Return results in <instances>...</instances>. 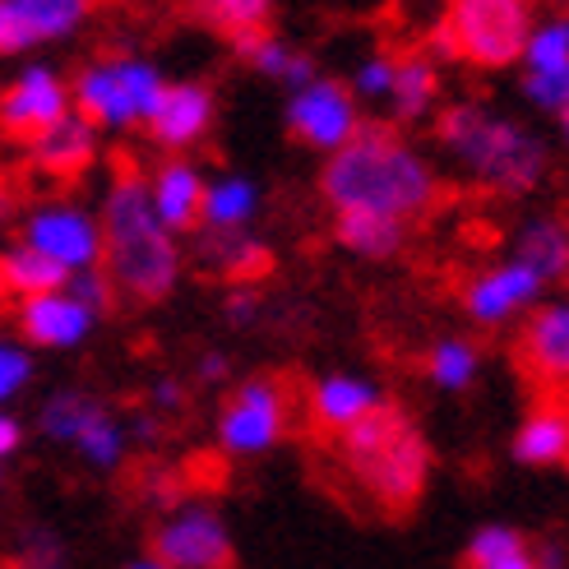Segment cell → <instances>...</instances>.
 Listing matches in <instances>:
<instances>
[{"label": "cell", "mask_w": 569, "mask_h": 569, "mask_svg": "<svg viewBox=\"0 0 569 569\" xmlns=\"http://www.w3.org/2000/svg\"><path fill=\"white\" fill-rule=\"evenodd\" d=\"M463 569H537V542L515 523H481L463 547Z\"/></svg>", "instance_id": "cell-22"}, {"label": "cell", "mask_w": 569, "mask_h": 569, "mask_svg": "<svg viewBox=\"0 0 569 569\" xmlns=\"http://www.w3.org/2000/svg\"><path fill=\"white\" fill-rule=\"evenodd\" d=\"M519 366L542 398H560L569 376V306L565 301L532 306V316L519 333Z\"/></svg>", "instance_id": "cell-13"}, {"label": "cell", "mask_w": 569, "mask_h": 569, "mask_svg": "<svg viewBox=\"0 0 569 569\" xmlns=\"http://www.w3.org/2000/svg\"><path fill=\"white\" fill-rule=\"evenodd\" d=\"M0 481H6V472H0Z\"/></svg>", "instance_id": "cell-49"}, {"label": "cell", "mask_w": 569, "mask_h": 569, "mask_svg": "<svg viewBox=\"0 0 569 569\" xmlns=\"http://www.w3.org/2000/svg\"><path fill=\"white\" fill-rule=\"evenodd\" d=\"M519 61H528V74L569 79V23H565V19L537 23L532 33H528V42H523Z\"/></svg>", "instance_id": "cell-32"}, {"label": "cell", "mask_w": 569, "mask_h": 569, "mask_svg": "<svg viewBox=\"0 0 569 569\" xmlns=\"http://www.w3.org/2000/svg\"><path fill=\"white\" fill-rule=\"evenodd\" d=\"M149 204L172 237L190 232L199 227V209H204V172L190 158H167L149 177Z\"/></svg>", "instance_id": "cell-18"}, {"label": "cell", "mask_w": 569, "mask_h": 569, "mask_svg": "<svg viewBox=\"0 0 569 569\" xmlns=\"http://www.w3.org/2000/svg\"><path fill=\"white\" fill-rule=\"evenodd\" d=\"M333 237L343 250L361 254V260H393V254L408 246V222L376 218V213H338Z\"/></svg>", "instance_id": "cell-25"}, {"label": "cell", "mask_w": 569, "mask_h": 569, "mask_svg": "<svg viewBox=\"0 0 569 569\" xmlns=\"http://www.w3.org/2000/svg\"><path fill=\"white\" fill-rule=\"evenodd\" d=\"M532 14L523 0H449L431 33V61H468L481 70L519 66Z\"/></svg>", "instance_id": "cell-5"}, {"label": "cell", "mask_w": 569, "mask_h": 569, "mask_svg": "<svg viewBox=\"0 0 569 569\" xmlns=\"http://www.w3.org/2000/svg\"><path fill=\"white\" fill-rule=\"evenodd\" d=\"M320 194L333 213H376L393 222H417L445 199L436 167L393 126L376 121H361L348 144L329 153Z\"/></svg>", "instance_id": "cell-1"}, {"label": "cell", "mask_w": 569, "mask_h": 569, "mask_svg": "<svg viewBox=\"0 0 569 569\" xmlns=\"http://www.w3.org/2000/svg\"><path fill=\"white\" fill-rule=\"evenodd\" d=\"M162 89L167 83L153 61L107 56V61H93L79 74V83L70 89V102H79L74 117H83L93 130H130L153 117Z\"/></svg>", "instance_id": "cell-6"}, {"label": "cell", "mask_w": 569, "mask_h": 569, "mask_svg": "<svg viewBox=\"0 0 569 569\" xmlns=\"http://www.w3.org/2000/svg\"><path fill=\"white\" fill-rule=\"evenodd\" d=\"M83 6H107V0H83Z\"/></svg>", "instance_id": "cell-48"}, {"label": "cell", "mask_w": 569, "mask_h": 569, "mask_svg": "<svg viewBox=\"0 0 569 569\" xmlns=\"http://www.w3.org/2000/svg\"><path fill=\"white\" fill-rule=\"evenodd\" d=\"M126 569H167V565H158V560H153V556H139V560H130V565H126Z\"/></svg>", "instance_id": "cell-46"}, {"label": "cell", "mask_w": 569, "mask_h": 569, "mask_svg": "<svg viewBox=\"0 0 569 569\" xmlns=\"http://www.w3.org/2000/svg\"><path fill=\"white\" fill-rule=\"evenodd\" d=\"M515 260L528 264L537 278L547 282H560L565 269H569V232H565V222L556 213H542V218H532L523 232L515 237Z\"/></svg>", "instance_id": "cell-24"}, {"label": "cell", "mask_w": 569, "mask_h": 569, "mask_svg": "<svg viewBox=\"0 0 569 569\" xmlns=\"http://www.w3.org/2000/svg\"><path fill=\"white\" fill-rule=\"evenodd\" d=\"M260 209V190L246 177H218L204 181V209H199V227H213V232H237Z\"/></svg>", "instance_id": "cell-27"}, {"label": "cell", "mask_w": 569, "mask_h": 569, "mask_svg": "<svg viewBox=\"0 0 569 569\" xmlns=\"http://www.w3.org/2000/svg\"><path fill=\"white\" fill-rule=\"evenodd\" d=\"M0 301H6V273H0Z\"/></svg>", "instance_id": "cell-47"}, {"label": "cell", "mask_w": 569, "mask_h": 569, "mask_svg": "<svg viewBox=\"0 0 569 569\" xmlns=\"http://www.w3.org/2000/svg\"><path fill=\"white\" fill-rule=\"evenodd\" d=\"M102 412H107V403L98 393H89V389H56L42 403V412H38V426H42V436L51 445L74 449V440L89 431Z\"/></svg>", "instance_id": "cell-26"}, {"label": "cell", "mask_w": 569, "mask_h": 569, "mask_svg": "<svg viewBox=\"0 0 569 569\" xmlns=\"http://www.w3.org/2000/svg\"><path fill=\"white\" fill-rule=\"evenodd\" d=\"M19 449H23V421L14 412H0V463L14 459Z\"/></svg>", "instance_id": "cell-43"}, {"label": "cell", "mask_w": 569, "mask_h": 569, "mask_svg": "<svg viewBox=\"0 0 569 569\" xmlns=\"http://www.w3.org/2000/svg\"><path fill=\"white\" fill-rule=\"evenodd\" d=\"M33 380V357H28L19 343H0V408L19 398Z\"/></svg>", "instance_id": "cell-36"}, {"label": "cell", "mask_w": 569, "mask_h": 569, "mask_svg": "<svg viewBox=\"0 0 569 569\" xmlns=\"http://www.w3.org/2000/svg\"><path fill=\"white\" fill-rule=\"evenodd\" d=\"M477 371H481V348L472 343V338L449 333V338H440V343H431V352H426V380H431L440 393L472 389Z\"/></svg>", "instance_id": "cell-29"}, {"label": "cell", "mask_w": 569, "mask_h": 569, "mask_svg": "<svg viewBox=\"0 0 569 569\" xmlns=\"http://www.w3.org/2000/svg\"><path fill=\"white\" fill-rule=\"evenodd\" d=\"M66 292L83 306V310H93V320H102L111 306H117V292H111V282L102 278V269H83V273H70L66 282Z\"/></svg>", "instance_id": "cell-35"}, {"label": "cell", "mask_w": 569, "mask_h": 569, "mask_svg": "<svg viewBox=\"0 0 569 569\" xmlns=\"http://www.w3.org/2000/svg\"><path fill=\"white\" fill-rule=\"evenodd\" d=\"M74 453L89 468H98V472H117L121 463H126V453H130V436H126V421L117 417V412H102L89 431H83L79 440H74Z\"/></svg>", "instance_id": "cell-31"}, {"label": "cell", "mask_w": 569, "mask_h": 569, "mask_svg": "<svg viewBox=\"0 0 569 569\" xmlns=\"http://www.w3.org/2000/svg\"><path fill=\"white\" fill-rule=\"evenodd\" d=\"M14 569H74V556L66 547V537L56 528H23L19 551H14Z\"/></svg>", "instance_id": "cell-34"}, {"label": "cell", "mask_w": 569, "mask_h": 569, "mask_svg": "<svg viewBox=\"0 0 569 569\" xmlns=\"http://www.w3.org/2000/svg\"><path fill=\"white\" fill-rule=\"evenodd\" d=\"M149 556L167 569H237L232 528L204 500H181L158 515L149 532Z\"/></svg>", "instance_id": "cell-8"}, {"label": "cell", "mask_w": 569, "mask_h": 569, "mask_svg": "<svg viewBox=\"0 0 569 569\" xmlns=\"http://www.w3.org/2000/svg\"><path fill=\"white\" fill-rule=\"evenodd\" d=\"M70 117V89L51 66H28L10 89H0V134L14 144H38Z\"/></svg>", "instance_id": "cell-10"}, {"label": "cell", "mask_w": 569, "mask_h": 569, "mask_svg": "<svg viewBox=\"0 0 569 569\" xmlns=\"http://www.w3.org/2000/svg\"><path fill=\"white\" fill-rule=\"evenodd\" d=\"M292 431V389L278 376H250L218 412V445L232 459H260Z\"/></svg>", "instance_id": "cell-7"}, {"label": "cell", "mask_w": 569, "mask_h": 569, "mask_svg": "<svg viewBox=\"0 0 569 569\" xmlns=\"http://www.w3.org/2000/svg\"><path fill=\"white\" fill-rule=\"evenodd\" d=\"M440 98V66L426 51L393 56V83H389V107L398 121H417L431 111Z\"/></svg>", "instance_id": "cell-23"}, {"label": "cell", "mask_w": 569, "mask_h": 569, "mask_svg": "<svg viewBox=\"0 0 569 569\" xmlns=\"http://www.w3.org/2000/svg\"><path fill=\"white\" fill-rule=\"evenodd\" d=\"M537 569H565V551L556 542H542L537 547Z\"/></svg>", "instance_id": "cell-44"}, {"label": "cell", "mask_w": 569, "mask_h": 569, "mask_svg": "<svg viewBox=\"0 0 569 569\" xmlns=\"http://www.w3.org/2000/svg\"><path fill=\"white\" fill-rule=\"evenodd\" d=\"M93 310H83L70 292H51V297H28L19 306V333L33 348H79L83 338L93 333Z\"/></svg>", "instance_id": "cell-16"}, {"label": "cell", "mask_w": 569, "mask_h": 569, "mask_svg": "<svg viewBox=\"0 0 569 569\" xmlns=\"http://www.w3.org/2000/svg\"><path fill=\"white\" fill-rule=\"evenodd\" d=\"M357 126H361V117H357L352 89L329 74H316L310 83H301V89H292V98H288V130H292V139H301L310 149H325V153L343 149L357 134Z\"/></svg>", "instance_id": "cell-9"}, {"label": "cell", "mask_w": 569, "mask_h": 569, "mask_svg": "<svg viewBox=\"0 0 569 569\" xmlns=\"http://www.w3.org/2000/svg\"><path fill=\"white\" fill-rule=\"evenodd\" d=\"M14 209H19V190L0 181V222H10V218H14Z\"/></svg>", "instance_id": "cell-45"}, {"label": "cell", "mask_w": 569, "mask_h": 569, "mask_svg": "<svg viewBox=\"0 0 569 569\" xmlns=\"http://www.w3.org/2000/svg\"><path fill=\"white\" fill-rule=\"evenodd\" d=\"M227 42H232L241 66L260 70L269 79L292 83V89H301V83H310V79L320 74V66L310 61L306 51H292L278 33H269V28H250V33H237V38H227Z\"/></svg>", "instance_id": "cell-21"}, {"label": "cell", "mask_w": 569, "mask_h": 569, "mask_svg": "<svg viewBox=\"0 0 569 569\" xmlns=\"http://www.w3.org/2000/svg\"><path fill=\"white\" fill-rule=\"evenodd\" d=\"M194 19H204L218 33L237 38L250 33V28H269L273 19V0H190Z\"/></svg>", "instance_id": "cell-33"}, {"label": "cell", "mask_w": 569, "mask_h": 569, "mask_svg": "<svg viewBox=\"0 0 569 569\" xmlns=\"http://www.w3.org/2000/svg\"><path fill=\"white\" fill-rule=\"evenodd\" d=\"M213 117H218L213 89L190 79V83H167L158 107H153V117L144 126L162 149H194L199 139L213 130Z\"/></svg>", "instance_id": "cell-14"}, {"label": "cell", "mask_w": 569, "mask_h": 569, "mask_svg": "<svg viewBox=\"0 0 569 569\" xmlns=\"http://www.w3.org/2000/svg\"><path fill=\"white\" fill-rule=\"evenodd\" d=\"M23 246L47 254L66 273H83L102 264V232L98 218L79 204H42L23 222Z\"/></svg>", "instance_id": "cell-11"}, {"label": "cell", "mask_w": 569, "mask_h": 569, "mask_svg": "<svg viewBox=\"0 0 569 569\" xmlns=\"http://www.w3.org/2000/svg\"><path fill=\"white\" fill-rule=\"evenodd\" d=\"M194 376H199V385H222L227 376H232V357L218 352V348H209L204 357L194 361Z\"/></svg>", "instance_id": "cell-41"}, {"label": "cell", "mask_w": 569, "mask_h": 569, "mask_svg": "<svg viewBox=\"0 0 569 569\" xmlns=\"http://www.w3.org/2000/svg\"><path fill=\"white\" fill-rule=\"evenodd\" d=\"M436 139L463 162V172L477 186H487L496 194H528L551 177L547 139L509 117H496L481 102L445 107L436 121Z\"/></svg>", "instance_id": "cell-4"}, {"label": "cell", "mask_w": 569, "mask_h": 569, "mask_svg": "<svg viewBox=\"0 0 569 569\" xmlns=\"http://www.w3.org/2000/svg\"><path fill=\"white\" fill-rule=\"evenodd\" d=\"M0 273H6V292H19L23 301L66 292V282H70V273L61 264H51L47 254L28 250V246H14L10 254H0Z\"/></svg>", "instance_id": "cell-30"}, {"label": "cell", "mask_w": 569, "mask_h": 569, "mask_svg": "<svg viewBox=\"0 0 569 569\" xmlns=\"http://www.w3.org/2000/svg\"><path fill=\"white\" fill-rule=\"evenodd\" d=\"M102 278L111 292H121L134 306H158L177 292L181 282V246L167 227L153 218L149 204V177H139L130 158H117L111 190L102 199Z\"/></svg>", "instance_id": "cell-2"}, {"label": "cell", "mask_w": 569, "mask_h": 569, "mask_svg": "<svg viewBox=\"0 0 569 569\" xmlns=\"http://www.w3.org/2000/svg\"><path fill=\"white\" fill-rule=\"evenodd\" d=\"M542 292H547L542 278H537L528 264L509 260V264H496V269H481L463 282V310H468L472 325L500 329L515 316H523V310H532L537 301H542Z\"/></svg>", "instance_id": "cell-12"}, {"label": "cell", "mask_w": 569, "mask_h": 569, "mask_svg": "<svg viewBox=\"0 0 569 569\" xmlns=\"http://www.w3.org/2000/svg\"><path fill=\"white\" fill-rule=\"evenodd\" d=\"M523 6H528V0H523Z\"/></svg>", "instance_id": "cell-50"}, {"label": "cell", "mask_w": 569, "mask_h": 569, "mask_svg": "<svg viewBox=\"0 0 569 569\" xmlns=\"http://www.w3.org/2000/svg\"><path fill=\"white\" fill-rule=\"evenodd\" d=\"M6 6H10L14 23L23 28L28 47L70 38L74 28L83 23V14H89V6H83V0H6Z\"/></svg>", "instance_id": "cell-28"}, {"label": "cell", "mask_w": 569, "mask_h": 569, "mask_svg": "<svg viewBox=\"0 0 569 569\" xmlns=\"http://www.w3.org/2000/svg\"><path fill=\"white\" fill-rule=\"evenodd\" d=\"M380 403H389V398H385V389L376 380L333 371V376L316 380V389H310V421H316L325 436L338 440L343 431H352L361 417H371Z\"/></svg>", "instance_id": "cell-15"}, {"label": "cell", "mask_w": 569, "mask_h": 569, "mask_svg": "<svg viewBox=\"0 0 569 569\" xmlns=\"http://www.w3.org/2000/svg\"><path fill=\"white\" fill-rule=\"evenodd\" d=\"M389 83H393V56L389 51H376V56H366V61L357 66V74H352V89L361 93V98H389Z\"/></svg>", "instance_id": "cell-38"}, {"label": "cell", "mask_w": 569, "mask_h": 569, "mask_svg": "<svg viewBox=\"0 0 569 569\" xmlns=\"http://www.w3.org/2000/svg\"><path fill=\"white\" fill-rule=\"evenodd\" d=\"M523 98L547 111V117L565 121V107H569V79H547V74H523Z\"/></svg>", "instance_id": "cell-37"}, {"label": "cell", "mask_w": 569, "mask_h": 569, "mask_svg": "<svg viewBox=\"0 0 569 569\" xmlns=\"http://www.w3.org/2000/svg\"><path fill=\"white\" fill-rule=\"evenodd\" d=\"M515 463L519 468H565L569 459V417L565 398H537V408L515 431Z\"/></svg>", "instance_id": "cell-19"}, {"label": "cell", "mask_w": 569, "mask_h": 569, "mask_svg": "<svg viewBox=\"0 0 569 569\" xmlns=\"http://www.w3.org/2000/svg\"><path fill=\"white\" fill-rule=\"evenodd\" d=\"M222 316H227V325H232V329H250V325H260L264 301H260V292H254V288H232L222 297Z\"/></svg>", "instance_id": "cell-39"}, {"label": "cell", "mask_w": 569, "mask_h": 569, "mask_svg": "<svg viewBox=\"0 0 569 569\" xmlns=\"http://www.w3.org/2000/svg\"><path fill=\"white\" fill-rule=\"evenodd\" d=\"M33 158H38V167H42L47 177H56V181H74V177L89 172L93 158H98V130L70 111L61 126L47 130L38 144H33Z\"/></svg>", "instance_id": "cell-20"}, {"label": "cell", "mask_w": 569, "mask_h": 569, "mask_svg": "<svg viewBox=\"0 0 569 569\" xmlns=\"http://www.w3.org/2000/svg\"><path fill=\"white\" fill-rule=\"evenodd\" d=\"M149 408H153V417H177V412L190 408V393H186L181 380L162 376V380H153V389H149Z\"/></svg>", "instance_id": "cell-40"}, {"label": "cell", "mask_w": 569, "mask_h": 569, "mask_svg": "<svg viewBox=\"0 0 569 569\" xmlns=\"http://www.w3.org/2000/svg\"><path fill=\"white\" fill-rule=\"evenodd\" d=\"M333 449L352 491L376 515H389V519L412 515L436 468L431 440L421 436V426L398 403H380L371 417H361L352 431L333 440Z\"/></svg>", "instance_id": "cell-3"}, {"label": "cell", "mask_w": 569, "mask_h": 569, "mask_svg": "<svg viewBox=\"0 0 569 569\" xmlns=\"http://www.w3.org/2000/svg\"><path fill=\"white\" fill-rule=\"evenodd\" d=\"M194 254L213 278H227L232 288H254L260 278L273 273V250L264 241H254L246 227H237V232H213V227H204L194 241Z\"/></svg>", "instance_id": "cell-17"}, {"label": "cell", "mask_w": 569, "mask_h": 569, "mask_svg": "<svg viewBox=\"0 0 569 569\" xmlns=\"http://www.w3.org/2000/svg\"><path fill=\"white\" fill-rule=\"evenodd\" d=\"M14 51H28V38H23V28L14 23L10 6L0 0V56H14Z\"/></svg>", "instance_id": "cell-42"}]
</instances>
